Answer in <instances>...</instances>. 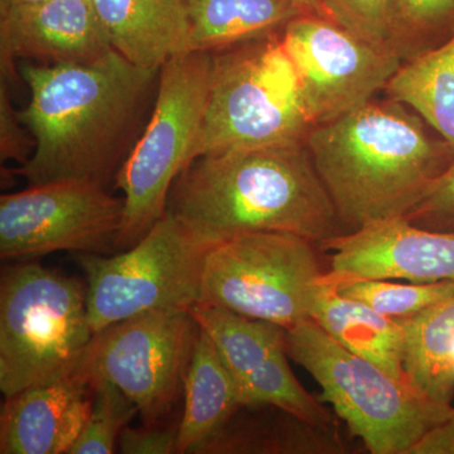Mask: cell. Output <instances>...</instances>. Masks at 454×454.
I'll return each instance as SVG.
<instances>
[{"label": "cell", "instance_id": "cell-34", "mask_svg": "<svg viewBox=\"0 0 454 454\" xmlns=\"http://www.w3.org/2000/svg\"><path fill=\"white\" fill-rule=\"evenodd\" d=\"M88 2H91V0H88Z\"/></svg>", "mask_w": 454, "mask_h": 454}, {"label": "cell", "instance_id": "cell-24", "mask_svg": "<svg viewBox=\"0 0 454 454\" xmlns=\"http://www.w3.org/2000/svg\"><path fill=\"white\" fill-rule=\"evenodd\" d=\"M394 51L403 62L454 35V0H394Z\"/></svg>", "mask_w": 454, "mask_h": 454}, {"label": "cell", "instance_id": "cell-5", "mask_svg": "<svg viewBox=\"0 0 454 454\" xmlns=\"http://www.w3.org/2000/svg\"><path fill=\"white\" fill-rule=\"evenodd\" d=\"M211 53L210 97L191 163L225 149L306 142L313 124L282 32Z\"/></svg>", "mask_w": 454, "mask_h": 454}, {"label": "cell", "instance_id": "cell-4", "mask_svg": "<svg viewBox=\"0 0 454 454\" xmlns=\"http://www.w3.org/2000/svg\"><path fill=\"white\" fill-rule=\"evenodd\" d=\"M286 349L321 387L319 400L333 405L372 454H409L430 429L454 415L453 405L438 404L391 378L312 318L286 330Z\"/></svg>", "mask_w": 454, "mask_h": 454}, {"label": "cell", "instance_id": "cell-32", "mask_svg": "<svg viewBox=\"0 0 454 454\" xmlns=\"http://www.w3.org/2000/svg\"><path fill=\"white\" fill-rule=\"evenodd\" d=\"M292 2L304 16L321 17L333 20L324 0H292Z\"/></svg>", "mask_w": 454, "mask_h": 454}, {"label": "cell", "instance_id": "cell-16", "mask_svg": "<svg viewBox=\"0 0 454 454\" xmlns=\"http://www.w3.org/2000/svg\"><path fill=\"white\" fill-rule=\"evenodd\" d=\"M92 387L76 375L5 397L0 453L68 454L92 408Z\"/></svg>", "mask_w": 454, "mask_h": 454}, {"label": "cell", "instance_id": "cell-8", "mask_svg": "<svg viewBox=\"0 0 454 454\" xmlns=\"http://www.w3.org/2000/svg\"><path fill=\"white\" fill-rule=\"evenodd\" d=\"M321 247L288 232H247L212 245L199 303L291 330L310 318L325 273Z\"/></svg>", "mask_w": 454, "mask_h": 454}, {"label": "cell", "instance_id": "cell-20", "mask_svg": "<svg viewBox=\"0 0 454 454\" xmlns=\"http://www.w3.org/2000/svg\"><path fill=\"white\" fill-rule=\"evenodd\" d=\"M184 408L178 423L177 453H199L239 409L238 385L211 337L200 327L184 384Z\"/></svg>", "mask_w": 454, "mask_h": 454}, {"label": "cell", "instance_id": "cell-27", "mask_svg": "<svg viewBox=\"0 0 454 454\" xmlns=\"http://www.w3.org/2000/svg\"><path fill=\"white\" fill-rule=\"evenodd\" d=\"M333 22L361 40L394 51L395 9L394 0H324ZM396 55V53H395Z\"/></svg>", "mask_w": 454, "mask_h": 454}, {"label": "cell", "instance_id": "cell-15", "mask_svg": "<svg viewBox=\"0 0 454 454\" xmlns=\"http://www.w3.org/2000/svg\"><path fill=\"white\" fill-rule=\"evenodd\" d=\"M112 49L88 0H46L0 12V74L22 80L17 59L38 65L89 64Z\"/></svg>", "mask_w": 454, "mask_h": 454}, {"label": "cell", "instance_id": "cell-6", "mask_svg": "<svg viewBox=\"0 0 454 454\" xmlns=\"http://www.w3.org/2000/svg\"><path fill=\"white\" fill-rule=\"evenodd\" d=\"M92 337L82 280L35 262L3 269L0 391L4 397L73 375Z\"/></svg>", "mask_w": 454, "mask_h": 454}, {"label": "cell", "instance_id": "cell-22", "mask_svg": "<svg viewBox=\"0 0 454 454\" xmlns=\"http://www.w3.org/2000/svg\"><path fill=\"white\" fill-rule=\"evenodd\" d=\"M191 51L226 49L283 32L301 16L292 0H190Z\"/></svg>", "mask_w": 454, "mask_h": 454}, {"label": "cell", "instance_id": "cell-11", "mask_svg": "<svg viewBox=\"0 0 454 454\" xmlns=\"http://www.w3.org/2000/svg\"><path fill=\"white\" fill-rule=\"evenodd\" d=\"M124 199L88 181H57L0 197V258L116 249Z\"/></svg>", "mask_w": 454, "mask_h": 454}, {"label": "cell", "instance_id": "cell-7", "mask_svg": "<svg viewBox=\"0 0 454 454\" xmlns=\"http://www.w3.org/2000/svg\"><path fill=\"white\" fill-rule=\"evenodd\" d=\"M212 53L191 51L160 67L153 112L114 186L122 192L124 219L116 249L138 243L167 212L170 190L201 130L210 97Z\"/></svg>", "mask_w": 454, "mask_h": 454}, {"label": "cell", "instance_id": "cell-29", "mask_svg": "<svg viewBox=\"0 0 454 454\" xmlns=\"http://www.w3.org/2000/svg\"><path fill=\"white\" fill-rule=\"evenodd\" d=\"M35 140L12 106L9 86L0 82V160L25 164L35 152Z\"/></svg>", "mask_w": 454, "mask_h": 454}, {"label": "cell", "instance_id": "cell-31", "mask_svg": "<svg viewBox=\"0 0 454 454\" xmlns=\"http://www.w3.org/2000/svg\"><path fill=\"white\" fill-rule=\"evenodd\" d=\"M409 454H454V415L430 429Z\"/></svg>", "mask_w": 454, "mask_h": 454}, {"label": "cell", "instance_id": "cell-9", "mask_svg": "<svg viewBox=\"0 0 454 454\" xmlns=\"http://www.w3.org/2000/svg\"><path fill=\"white\" fill-rule=\"evenodd\" d=\"M207 249L167 211L138 243L121 254H77L94 333L149 310L195 306Z\"/></svg>", "mask_w": 454, "mask_h": 454}, {"label": "cell", "instance_id": "cell-21", "mask_svg": "<svg viewBox=\"0 0 454 454\" xmlns=\"http://www.w3.org/2000/svg\"><path fill=\"white\" fill-rule=\"evenodd\" d=\"M404 333V366L415 390L438 404L454 397V294L409 318Z\"/></svg>", "mask_w": 454, "mask_h": 454}, {"label": "cell", "instance_id": "cell-26", "mask_svg": "<svg viewBox=\"0 0 454 454\" xmlns=\"http://www.w3.org/2000/svg\"><path fill=\"white\" fill-rule=\"evenodd\" d=\"M90 387L94 393L91 411L68 454H112L122 429L139 411L112 382L98 381Z\"/></svg>", "mask_w": 454, "mask_h": 454}, {"label": "cell", "instance_id": "cell-23", "mask_svg": "<svg viewBox=\"0 0 454 454\" xmlns=\"http://www.w3.org/2000/svg\"><path fill=\"white\" fill-rule=\"evenodd\" d=\"M382 92L418 114L454 151V35L403 62Z\"/></svg>", "mask_w": 454, "mask_h": 454}, {"label": "cell", "instance_id": "cell-2", "mask_svg": "<svg viewBox=\"0 0 454 454\" xmlns=\"http://www.w3.org/2000/svg\"><path fill=\"white\" fill-rule=\"evenodd\" d=\"M167 211L208 247L247 232H288L317 244L348 234L306 142L202 155L176 179Z\"/></svg>", "mask_w": 454, "mask_h": 454}, {"label": "cell", "instance_id": "cell-17", "mask_svg": "<svg viewBox=\"0 0 454 454\" xmlns=\"http://www.w3.org/2000/svg\"><path fill=\"white\" fill-rule=\"evenodd\" d=\"M110 46L130 64L160 70L191 52L190 0H91Z\"/></svg>", "mask_w": 454, "mask_h": 454}, {"label": "cell", "instance_id": "cell-13", "mask_svg": "<svg viewBox=\"0 0 454 454\" xmlns=\"http://www.w3.org/2000/svg\"><path fill=\"white\" fill-rule=\"evenodd\" d=\"M188 310L216 346L245 405L277 406L321 426L336 423L293 373L286 328L201 303Z\"/></svg>", "mask_w": 454, "mask_h": 454}, {"label": "cell", "instance_id": "cell-12", "mask_svg": "<svg viewBox=\"0 0 454 454\" xmlns=\"http://www.w3.org/2000/svg\"><path fill=\"white\" fill-rule=\"evenodd\" d=\"M282 38L313 128L365 106L403 64L395 53L325 18L301 14L286 26Z\"/></svg>", "mask_w": 454, "mask_h": 454}, {"label": "cell", "instance_id": "cell-33", "mask_svg": "<svg viewBox=\"0 0 454 454\" xmlns=\"http://www.w3.org/2000/svg\"><path fill=\"white\" fill-rule=\"evenodd\" d=\"M46 0H0V12L7 11L9 8L20 7V5L37 4Z\"/></svg>", "mask_w": 454, "mask_h": 454}, {"label": "cell", "instance_id": "cell-3", "mask_svg": "<svg viewBox=\"0 0 454 454\" xmlns=\"http://www.w3.org/2000/svg\"><path fill=\"white\" fill-rule=\"evenodd\" d=\"M427 127L385 98L310 129L307 148L348 232L404 219L454 162L452 146Z\"/></svg>", "mask_w": 454, "mask_h": 454}, {"label": "cell", "instance_id": "cell-1", "mask_svg": "<svg viewBox=\"0 0 454 454\" xmlns=\"http://www.w3.org/2000/svg\"><path fill=\"white\" fill-rule=\"evenodd\" d=\"M18 70L31 91L18 114L35 146L14 175L28 186L114 184L153 112L160 70L130 64L115 50L89 64L26 62Z\"/></svg>", "mask_w": 454, "mask_h": 454}, {"label": "cell", "instance_id": "cell-14", "mask_svg": "<svg viewBox=\"0 0 454 454\" xmlns=\"http://www.w3.org/2000/svg\"><path fill=\"white\" fill-rule=\"evenodd\" d=\"M330 253L319 283L404 279L454 280V232L430 231L404 219L385 221L318 244Z\"/></svg>", "mask_w": 454, "mask_h": 454}, {"label": "cell", "instance_id": "cell-28", "mask_svg": "<svg viewBox=\"0 0 454 454\" xmlns=\"http://www.w3.org/2000/svg\"><path fill=\"white\" fill-rule=\"evenodd\" d=\"M404 220L419 229L454 232V162L430 184Z\"/></svg>", "mask_w": 454, "mask_h": 454}, {"label": "cell", "instance_id": "cell-18", "mask_svg": "<svg viewBox=\"0 0 454 454\" xmlns=\"http://www.w3.org/2000/svg\"><path fill=\"white\" fill-rule=\"evenodd\" d=\"M337 424L321 426L273 405L239 409L197 454H343Z\"/></svg>", "mask_w": 454, "mask_h": 454}, {"label": "cell", "instance_id": "cell-30", "mask_svg": "<svg viewBox=\"0 0 454 454\" xmlns=\"http://www.w3.org/2000/svg\"><path fill=\"white\" fill-rule=\"evenodd\" d=\"M177 433L178 426H145L138 429L125 427L119 437V448L125 454L177 453Z\"/></svg>", "mask_w": 454, "mask_h": 454}, {"label": "cell", "instance_id": "cell-19", "mask_svg": "<svg viewBox=\"0 0 454 454\" xmlns=\"http://www.w3.org/2000/svg\"><path fill=\"white\" fill-rule=\"evenodd\" d=\"M310 318L343 348L413 387L405 372L404 333L397 319L381 315L363 301L343 297L336 286L328 283H319Z\"/></svg>", "mask_w": 454, "mask_h": 454}, {"label": "cell", "instance_id": "cell-10", "mask_svg": "<svg viewBox=\"0 0 454 454\" xmlns=\"http://www.w3.org/2000/svg\"><path fill=\"white\" fill-rule=\"evenodd\" d=\"M200 325L188 309H155L94 333L73 375L89 385L109 381L160 426L184 391Z\"/></svg>", "mask_w": 454, "mask_h": 454}, {"label": "cell", "instance_id": "cell-25", "mask_svg": "<svg viewBox=\"0 0 454 454\" xmlns=\"http://www.w3.org/2000/svg\"><path fill=\"white\" fill-rule=\"evenodd\" d=\"M343 297L363 301L381 315L405 319L454 294V280L437 283H393L390 279H360L340 283Z\"/></svg>", "mask_w": 454, "mask_h": 454}]
</instances>
